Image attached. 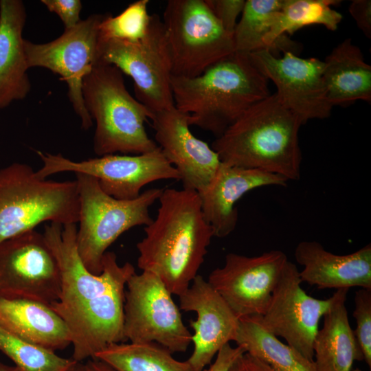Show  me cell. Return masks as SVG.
Wrapping results in <instances>:
<instances>
[{"label": "cell", "mask_w": 371, "mask_h": 371, "mask_svg": "<svg viewBox=\"0 0 371 371\" xmlns=\"http://www.w3.org/2000/svg\"><path fill=\"white\" fill-rule=\"evenodd\" d=\"M258 317L239 319L234 340L238 346L265 362L274 371H317L313 360L306 358L267 331Z\"/></svg>", "instance_id": "obj_25"}, {"label": "cell", "mask_w": 371, "mask_h": 371, "mask_svg": "<svg viewBox=\"0 0 371 371\" xmlns=\"http://www.w3.org/2000/svg\"><path fill=\"white\" fill-rule=\"evenodd\" d=\"M104 16L91 14L46 43L24 39L28 67H44L60 76L67 83L69 99L85 130L91 127L93 121L84 104L82 81L96 64L99 26Z\"/></svg>", "instance_id": "obj_12"}, {"label": "cell", "mask_w": 371, "mask_h": 371, "mask_svg": "<svg viewBox=\"0 0 371 371\" xmlns=\"http://www.w3.org/2000/svg\"><path fill=\"white\" fill-rule=\"evenodd\" d=\"M302 124L274 93L248 109L211 147L226 164L296 181L300 178L298 133Z\"/></svg>", "instance_id": "obj_3"}, {"label": "cell", "mask_w": 371, "mask_h": 371, "mask_svg": "<svg viewBox=\"0 0 371 371\" xmlns=\"http://www.w3.org/2000/svg\"><path fill=\"white\" fill-rule=\"evenodd\" d=\"M296 262L303 266L300 271L302 282L324 289L358 286L371 289V245L346 255H337L315 240H303L295 249Z\"/></svg>", "instance_id": "obj_20"}, {"label": "cell", "mask_w": 371, "mask_h": 371, "mask_svg": "<svg viewBox=\"0 0 371 371\" xmlns=\"http://www.w3.org/2000/svg\"><path fill=\"white\" fill-rule=\"evenodd\" d=\"M162 20L172 76L192 78L235 52L205 0H170Z\"/></svg>", "instance_id": "obj_8"}, {"label": "cell", "mask_w": 371, "mask_h": 371, "mask_svg": "<svg viewBox=\"0 0 371 371\" xmlns=\"http://www.w3.org/2000/svg\"><path fill=\"white\" fill-rule=\"evenodd\" d=\"M0 351L24 371H66L76 362L27 344L1 325Z\"/></svg>", "instance_id": "obj_29"}, {"label": "cell", "mask_w": 371, "mask_h": 371, "mask_svg": "<svg viewBox=\"0 0 371 371\" xmlns=\"http://www.w3.org/2000/svg\"><path fill=\"white\" fill-rule=\"evenodd\" d=\"M348 290H336L323 316V326L313 343L317 371H352L355 361L363 360L348 319L346 306Z\"/></svg>", "instance_id": "obj_23"}, {"label": "cell", "mask_w": 371, "mask_h": 371, "mask_svg": "<svg viewBox=\"0 0 371 371\" xmlns=\"http://www.w3.org/2000/svg\"><path fill=\"white\" fill-rule=\"evenodd\" d=\"M352 371H363V370H361L359 369H355V370H352Z\"/></svg>", "instance_id": "obj_40"}, {"label": "cell", "mask_w": 371, "mask_h": 371, "mask_svg": "<svg viewBox=\"0 0 371 371\" xmlns=\"http://www.w3.org/2000/svg\"><path fill=\"white\" fill-rule=\"evenodd\" d=\"M93 359L115 371H193L188 361L175 359L168 350L155 342L111 344Z\"/></svg>", "instance_id": "obj_27"}, {"label": "cell", "mask_w": 371, "mask_h": 371, "mask_svg": "<svg viewBox=\"0 0 371 371\" xmlns=\"http://www.w3.org/2000/svg\"><path fill=\"white\" fill-rule=\"evenodd\" d=\"M157 216L137 243V266L157 275L168 291L180 295L204 262L214 236L205 219L197 192L164 189Z\"/></svg>", "instance_id": "obj_2"}, {"label": "cell", "mask_w": 371, "mask_h": 371, "mask_svg": "<svg viewBox=\"0 0 371 371\" xmlns=\"http://www.w3.org/2000/svg\"><path fill=\"white\" fill-rule=\"evenodd\" d=\"M229 371H274L262 361L245 352L234 363Z\"/></svg>", "instance_id": "obj_36"}, {"label": "cell", "mask_w": 371, "mask_h": 371, "mask_svg": "<svg viewBox=\"0 0 371 371\" xmlns=\"http://www.w3.org/2000/svg\"><path fill=\"white\" fill-rule=\"evenodd\" d=\"M96 63L113 65L129 76L136 99L151 115L175 106L170 60L158 14H151L148 32L138 42L98 37Z\"/></svg>", "instance_id": "obj_9"}, {"label": "cell", "mask_w": 371, "mask_h": 371, "mask_svg": "<svg viewBox=\"0 0 371 371\" xmlns=\"http://www.w3.org/2000/svg\"><path fill=\"white\" fill-rule=\"evenodd\" d=\"M123 331L131 342H155L171 353L184 352L192 342L172 293L155 273L142 271L128 280Z\"/></svg>", "instance_id": "obj_10"}, {"label": "cell", "mask_w": 371, "mask_h": 371, "mask_svg": "<svg viewBox=\"0 0 371 371\" xmlns=\"http://www.w3.org/2000/svg\"><path fill=\"white\" fill-rule=\"evenodd\" d=\"M66 371H87L85 363H82L81 362H76L70 368Z\"/></svg>", "instance_id": "obj_39"}, {"label": "cell", "mask_w": 371, "mask_h": 371, "mask_svg": "<svg viewBox=\"0 0 371 371\" xmlns=\"http://www.w3.org/2000/svg\"><path fill=\"white\" fill-rule=\"evenodd\" d=\"M25 21L22 1H0V109L23 100L31 89L22 36Z\"/></svg>", "instance_id": "obj_21"}, {"label": "cell", "mask_w": 371, "mask_h": 371, "mask_svg": "<svg viewBox=\"0 0 371 371\" xmlns=\"http://www.w3.org/2000/svg\"><path fill=\"white\" fill-rule=\"evenodd\" d=\"M287 261L280 250L256 256L229 253L223 266L214 269L207 281L239 319L261 317Z\"/></svg>", "instance_id": "obj_14"}, {"label": "cell", "mask_w": 371, "mask_h": 371, "mask_svg": "<svg viewBox=\"0 0 371 371\" xmlns=\"http://www.w3.org/2000/svg\"><path fill=\"white\" fill-rule=\"evenodd\" d=\"M76 176L80 201L77 249L86 268L100 274L103 256L118 237L151 223L149 209L164 189L150 188L135 199L120 200L105 193L95 178L82 173Z\"/></svg>", "instance_id": "obj_7"}, {"label": "cell", "mask_w": 371, "mask_h": 371, "mask_svg": "<svg viewBox=\"0 0 371 371\" xmlns=\"http://www.w3.org/2000/svg\"><path fill=\"white\" fill-rule=\"evenodd\" d=\"M267 81L249 55L234 52L197 76H172L171 87L175 106L190 115V126L218 137L271 95Z\"/></svg>", "instance_id": "obj_4"}, {"label": "cell", "mask_w": 371, "mask_h": 371, "mask_svg": "<svg viewBox=\"0 0 371 371\" xmlns=\"http://www.w3.org/2000/svg\"><path fill=\"white\" fill-rule=\"evenodd\" d=\"M79 212L76 180L41 179L22 163L0 169V244L43 223L76 224Z\"/></svg>", "instance_id": "obj_6"}, {"label": "cell", "mask_w": 371, "mask_h": 371, "mask_svg": "<svg viewBox=\"0 0 371 371\" xmlns=\"http://www.w3.org/2000/svg\"><path fill=\"white\" fill-rule=\"evenodd\" d=\"M148 3V0H138L115 16L104 14L99 26V38L131 43L142 40L148 32L151 19Z\"/></svg>", "instance_id": "obj_30"}, {"label": "cell", "mask_w": 371, "mask_h": 371, "mask_svg": "<svg viewBox=\"0 0 371 371\" xmlns=\"http://www.w3.org/2000/svg\"><path fill=\"white\" fill-rule=\"evenodd\" d=\"M324 63L323 77L332 106L357 100L371 102V67L350 38L335 47Z\"/></svg>", "instance_id": "obj_24"}, {"label": "cell", "mask_w": 371, "mask_h": 371, "mask_svg": "<svg viewBox=\"0 0 371 371\" xmlns=\"http://www.w3.org/2000/svg\"><path fill=\"white\" fill-rule=\"evenodd\" d=\"M296 265L287 261L273 291L265 313L258 317L262 327L306 358L313 360V343L321 318L330 308L332 297L320 300L308 295Z\"/></svg>", "instance_id": "obj_16"}, {"label": "cell", "mask_w": 371, "mask_h": 371, "mask_svg": "<svg viewBox=\"0 0 371 371\" xmlns=\"http://www.w3.org/2000/svg\"><path fill=\"white\" fill-rule=\"evenodd\" d=\"M82 92L95 122L93 150L98 157L116 152L138 155L158 148L144 126L151 113L129 93L116 67L96 63L84 78Z\"/></svg>", "instance_id": "obj_5"}, {"label": "cell", "mask_w": 371, "mask_h": 371, "mask_svg": "<svg viewBox=\"0 0 371 371\" xmlns=\"http://www.w3.org/2000/svg\"><path fill=\"white\" fill-rule=\"evenodd\" d=\"M179 297L181 310L196 313V319L190 321L194 350L187 361L193 371H203L223 346L235 340L239 318L200 275Z\"/></svg>", "instance_id": "obj_18"}, {"label": "cell", "mask_w": 371, "mask_h": 371, "mask_svg": "<svg viewBox=\"0 0 371 371\" xmlns=\"http://www.w3.org/2000/svg\"><path fill=\"white\" fill-rule=\"evenodd\" d=\"M246 351L242 346L237 345L232 347L228 343L219 350L214 361L203 371H229L236 361Z\"/></svg>", "instance_id": "obj_34"}, {"label": "cell", "mask_w": 371, "mask_h": 371, "mask_svg": "<svg viewBox=\"0 0 371 371\" xmlns=\"http://www.w3.org/2000/svg\"><path fill=\"white\" fill-rule=\"evenodd\" d=\"M337 0H283L282 7L273 16L269 32L263 39L265 49L283 47L284 34H293L311 25H322L335 31L342 15L332 8ZM285 48V47H284Z\"/></svg>", "instance_id": "obj_26"}, {"label": "cell", "mask_w": 371, "mask_h": 371, "mask_svg": "<svg viewBox=\"0 0 371 371\" xmlns=\"http://www.w3.org/2000/svg\"><path fill=\"white\" fill-rule=\"evenodd\" d=\"M85 366L87 371H115L107 364L98 359H92L88 361Z\"/></svg>", "instance_id": "obj_37"}, {"label": "cell", "mask_w": 371, "mask_h": 371, "mask_svg": "<svg viewBox=\"0 0 371 371\" xmlns=\"http://www.w3.org/2000/svg\"><path fill=\"white\" fill-rule=\"evenodd\" d=\"M41 3L60 17L65 30L75 27L81 21L82 3L80 0H42Z\"/></svg>", "instance_id": "obj_33"}, {"label": "cell", "mask_w": 371, "mask_h": 371, "mask_svg": "<svg viewBox=\"0 0 371 371\" xmlns=\"http://www.w3.org/2000/svg\"><path fill=\"white\" fill-rule=\"evenodd\" d=\"M282 2L283 0L245 1L240 19L233 33L235 52L249 55L265 49L263 39Z\"/></svg>", "instance_id": "obj_28"}, {"label": "cell", "mask_w": 371, "mask_h": 371, "mask_svg": "<svg viewBox=\"0 0 371 371\" xmlns=\"http://www.w3.org/2000/svg\"><path fill=\"white\" fill-rule=\"evenodd\" d=\"M353 317L354 330L363 360L371 367V289H361L355 292Z\"/></svg>", "instance_id": "obj_31"}, {"label": "cell", "mask_w": 371, "mask_h": 371, "mask_svg": "<svg viewBox=\"0 0 371 371\" xmlns=\"http://www.w3.org/2000/svg\"><path fill=\"white\" fill-rule=\"evenodd\" d=\"M0 325L22 341L53 352L71 345L63 319L38 301L0 297Z\"/></svg>", "instance_id": "obj_22"}, {"label": "cell", "mask_w": 371, "mask_h": 371, "mask_svg": "<svg viewBox=\"0 0 371 371\" xmlns=\"http://www.w3.org/2000/svg\"><path fill=\"white\" fill-rule=\"evenodd\" d=\"M224 29L233 34L237 19L242 13L245 0H205Z\"/></svg>", "instance_id": "obj_32"}, {"label": "cell", "mask_w": 371, "mask_h": 371, "mask_svg": "<svg viewBox=\"0 0 371 371\" xmlns=\"http://www.w3.org/2000/svg\"><path fill=\"white\" fill-rule=\"evenodd\" d=\"M44 237L60 272L58 300L50 304L63 319L71 337L72 358L82 362L107 346L126 341L123 331L125 288L135 273L130 262L120 265L106 251L100 274L89 271L77 249L76 223L45 224Z\"/></svg>", "instance_id": "obj_1"}, {"label": "cell", "mask_w": 371, "mask_h": 371, "mask_svg": "<svg viewBox=\"0 0 371 371\" xmlns=\"http://www.w3.org/2000/svg\"><path fill=\"white\" fill-rule=\"evenodd\" d=\"M249 56L276 86L280 103L299 117L303 124L309 120L330 116L333 106L327 98L324 61L302 58L286 50L282 57H276L268 49L255 51Z\"/></svg>", "instance_id": "obj_15"}, {"label": "cell", "mask_w": 371, "mask_h": 371, "mask_svg": "<svg viewBox=\"0 0 371 371\" xmlns=\"http://www.w3.org/2000/svg\"><path fill=\"white\" fill-rule=\"evenodd\" d=\"M155 142L178 171L183 188L202 192L221 160L216 152L190 129V115L175 106L151 115Z\"/></svg>", "instance_id": "obj_17"}, {"label": "cell", "mask_w": 371, "mask_h": 371, "mask_svg": "<svg viewBox=\"0 0 371 371\" xmlns=\"http://www.w3.org/2000/svg\"><path fill=\"white\" fill-rule=\"evenodd\" d=\"M0 371H24L16 366H8L0 360Z\"/></svg>", "instance_id": "obj_38"}, {"label": "cell", "mask_w": 371, "mask_h": 371, "mask_svg": "<svg viewBox=\"0 0 371 371\" xmlns=\"http://www.w3.org/2000/svg\"><path fill=\"white\" fill-rule=\"evenodd\" d=\"M284 177L256 169L221 162L207 187L198 193L205 219L214 236L224 238L236 228L237 201L248 192L262 186H286Z\"/></svg>", "instance_id": "obj_19"}, {"label": "cell", "mask_w": 371, "mask_h": 371, "mask_svg": "<svg viewBox=\"0 0 371 371\" xmlns=\"http://www.w3.org/2000/svg\"><path fill=\"white\" fill-rule=\"evenodd\" d=\"M60 290L59 265L43 234L32 229L0 244V297L50 305Z\"/></svg>", "instance_id": "obj_13"}, {"label": "cell", "mask_w": 371, "mask_h": 371, "mask_svg": "<svg viewBox=\"0 0 371 371\" xmlns=\"http://www.w3.org/2000/svg\"><path fill=\"white\" fill-rule=\"evenodd\" d=\"M349 12L358 27L368 38L371 37V1L353 0Z\"/></svg>", "instance_id": "obj_35"}, {"label": "cell", "mask_w": 371, "mask_h": 371, "mask_svg": "<svg viewBox=\"0 0 371 371\" xmlns=\"http://www.w3.org/2000/svg\"><path fill=\"white\" fill-rule=\"evenodd\" d=\"M43 166L36 171L41 179L63 172H73L95 178L102 190L120 200L138 197L142 188L149 183L163 180H181L176 168L166 159L160 148L136 155H106L74 161L60 154L37 150Z\"/></svg>", "instance_id": "obj_11"}]
</instances>
